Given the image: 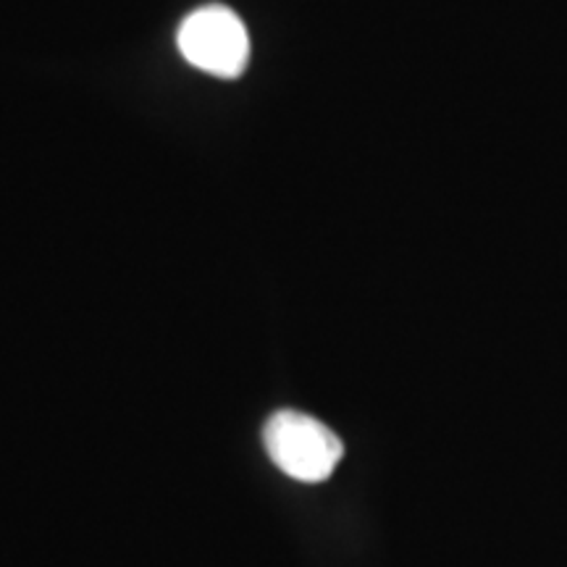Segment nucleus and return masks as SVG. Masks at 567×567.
<instances>
[{
	"mask_svg": "<svg viewBox=\"0 0 567 567\" xmlns=\"http://www.w3.org/2000/svg\"><path fill=\"white\" fill-rule=\"evenodd\" d=\"M268 457L302 484H321L337 471L344 444L329 425L297 410H279L264 425Z\"/></svg>",
	"mask_w": 567,
	"mask_h": 567,
	"instance_id": "f257e3e1",
	"label": "nucleus"
},
{
	"mask_svg": "<svg viewBox=\"0 0 567 567\" xmlns=\"http://www.w3.org/2000/svg\"><path fill=\"white\" fill-rule=\"evenodd\" d=\"M176 45L187 63L218 80H237L250 61L245 21L226 6H203L189 13L176 34Z\"/></svg>",
	"mask_w": 567,
	"mask_h": 567,
	"instance_id": "f03ea898",
	"label": "nucleus"
}]
</instances>
